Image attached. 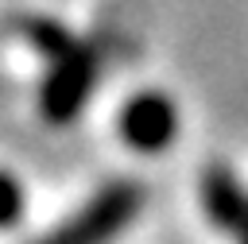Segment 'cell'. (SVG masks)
<instances>
[{
    "label": "cell",
    "mask_w": 248,
    "mask_h": 244,
    "mask_svg": "<svg viewBox=\"0 0 248 244\" xmlns=\"http://www.w3.org/2000/svg\"><path fill=\"white\" fill-rule=\"evenodd\" d=\"M23 39H27V46L31 50H39L46 62H54V58H62V54H70L78 43H74V35L58 23V19H46V15H35V19H23Z\"/></svg>",
    "instance_id": "cell-5"
},
{
    "label": "cell",
    "mask_w": 248,
    "mask_h": 244,
    "mask_svg": "<svg viewBox=\"0 0 248 244\" xmlns=\"http://www.w3.org/2000/svg\"><path fill=\"white\" fill-rule=\"evenodd\" d=\"M202 209L205 217L221 229V232H240V225L248 221V190L244 182L225 167V163H213L202 170Z\"/></svg>",
    "instance_id": "cell-4"
},
{
    "label": "cell",
    "mask_w": 248,
    "mask_h": 244,
    "mask_svg": "<svg viewBox=\"0 0 248 244\" xmlns=\"http://www.w3.org/2000/svg\"><path fill=\"white\" fill-rule=\"evenodd\" d=\"M236 236H240V244H248V221L240 225V232H236Z\"/></svg>",
    "instance_id": "cell-7"
},
{
    "label": "cell",
    "mask_w": 248,
    "mask_h": 244,
    "mask_svg": "<svg viewBox=\"0 0 248 244\" xmlns=\"http://www.w3.org/2000/svg\"><path fill=\"white\" fill-rule=\"evenodd\" d=\"M23 205H27V194H23V182L8 170H0V229H12L19 217H23Z\"/></svg>",
    "instance_id": "cell-6"
},
{
    "label": "cell",
    "mask_w": 248,
    "mask_h": 244,
    "mask_svg": "<svg viewBox=\"0 0 248 244\" xmlns=\"http://www.w3.org/2000/svg\"><path fill=\"white\" fill-rule=\"evenodd\" d=\"M101 74V58L93 46H74L70 54L54 58L43 85H39V112L46 124H70L81 116V108L89 105V93L97 85Z\"/></svg>",
    "instance_id": "cell-2"
},
{
    "label": "cell",
    "mask_w": 248,
    "mask_h": 244,
    "mask_svg": "<svg viewBox=\"0 0 248 244\" xmlns=\"http://www.w3.org/2000/svg\"><path fill=\"white\" fill-rule=\"evenodd\" d=\"M140 205H143V190L136 182H128V178L108 182L81 209H74L58 229L43 232L31 244H108L112 236H120L132 225Z\"/></svg>",
    "instance_id": "cell-1"
},
{
    "label": "cell",
    "mask_w": 248,
    "mask_h": 244,
    "mask_svg": "<svg viewBox=\"0 0 248 244\" xmlns=\"http://www.w3.org/2000/svg\"><path fill=\"white\" fill-rule=\"evenodd\" d=\"M120 136L128 147L136 151H163L174 143L178 136V108L167 93L159 89H143V93H132L128 105L120 108Z\"/></svg>",
    "instance_id": "cell-3"
}]
</instances>
